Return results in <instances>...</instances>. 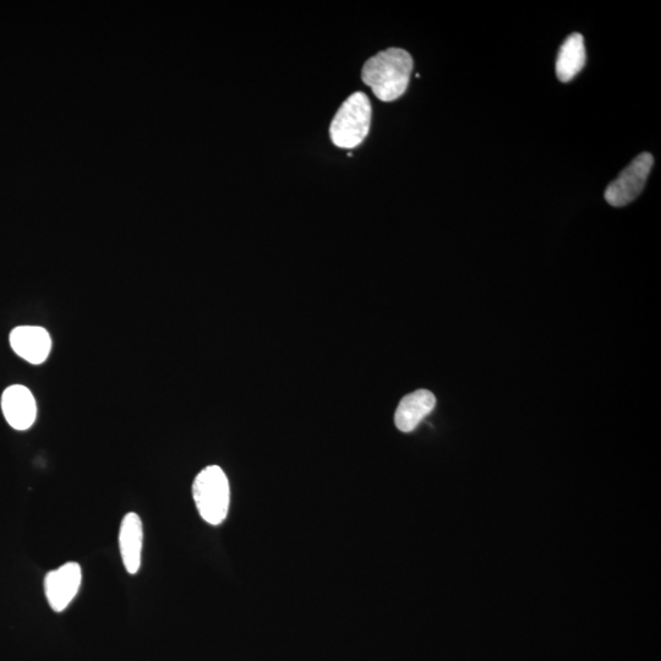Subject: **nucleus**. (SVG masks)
<instances>
[{"mask_svg":"<svg viewBox=\"0 0 661 661\" xmlns=\"http://www.w3.org/2000/svg\"><path fill=\"white\" fill-rule=\"evenodd\" d=\"M412 71L411 54L401 48H389L366 60L362 79L380 101L392 102L407 91Z\"/></svg>","mask_w":661,"mask_h":661,"instance_id":"obj_1","label":"nucleus"},{"mask_svg":"<svg viewBox=\"0 0 661 661\" xmlns=\"http://www.w3.org/2000/svg\"><path fill=\"white\" fill-rule=\"evenodd\" d=\"M193 495L202 520L212 526H220L225 522L231 502V489L222 468L209 466L202 469L194 480Z\"/></svg>","mask_w":661,"mask_h":661,"instance_id":"obj_2","label":"nucleus"},{"mask_svg":"<svg viewBox=\"0 0 661 661\" xmlns=\"http://www.w3.org/2000/svg\"><path fill=\"white\" fill-rule=\"evenodd\" d=\"M371 125V103L364 92L349 96L333 118L330 138L341 149H354L365 140Z\"/></svg>","mask_w":661,"mask_h":661,"instance_id":"obj_3","label":"nucleus"},{"mask_svg":"<svg viewBox=\"0 0 661 661\" xmlns=\"http://www.w3.org/2000/svg\"><path fill=\"white\" fill-rule=\"evenodd\" d=\"M654 158L648 152L639 155L620 177L611 183L605 191V199L611 206L622 207L641 195L652 171Z\"/></svg>","mask_w":661,"mask_h":661,"instance_id":"obj_4","label":"nucleus"},{"mask_svg":"<svg viewBox=\"0 0 661 661\" xmlns=\"http://www.w3.org/2000/svg\"><path fill=\"white\" fill-rule=\"evenodd\" d=\"M83 582V572L76 562H67L47 573L45 593L53 611L62 613L78 595Z\"/></svg>","mask_w":661,"mask_h":661,"instance_id":"obj_5","label":"nucleus"},{"mask_svg":"<svg viewBox=\"0 0 661 661\" xmlns=\"http://www.w3.org/2000/svg\"><path fill=\"white\" fill-rule=\"evenodd\" d=\"M2 411L13 429L24 431L35 424L37 403L32 392L23 385H13L3 392Z\"/></svg>","mask_w":661,"mask_h":661,"instance_id":"obj_6","label":"nucleus"},{"mask_svg":"<svg viewBox=\"0 0 661 661\" xmlns=\"http://www.w3.org/2000/svg\"><path fill=\"white\" fill-rule=\"evenodd\" d=\"M10 346L20 358L31 364L45 363L52 349L48 331L38 326H19L10 333Z\"/></svg>","mask_w":661,"mask_h":661,"instance_id":"obj_7","label":"nucleus"},{"mask_svg":"<svg viewBox=\"0 0 661 661\" xmlns=\"http://www.w3.org/2000/svg\"><path fill=\"white\" fill-rule=\"evenodd\" d=\"M144 529L139 515L130 512L123 518L119 531V550L125 570L129 575H136L141 566Z\"/></svg>","mask_w":661,"mask_h":661,"instance_id":"obj_8","label":"nucleus"},{"mask_svg":"<svg viewBox=\"0 0 661 661\" xmlns=\"http://www.w3.org/2000/svg\"><path fill=\"white\" fill-rule=\"evenodd\" d=\"M436 398L428 390H418L402 398L395 414V423L402 433H412L434 411Z\"/></svg>","mask_w":661,"mask_h":661,"instance_id":"obj_9","label":"nucleus"},{"mask_svg":"<svg viewBox=\"0 0 661 661\" xmlns=\"http://www.w3.org/2000/svg\"><path fill=\"white\" fill-rule=\"evenodd\" d=\"M586 60V47H584L582 35L573 34L567 37L556 60L557 79L562 83H568L577 74L581 73L584 65H586Z\"/></svg>","mask_w":661,"mask_h":661,"instance_id":"obj_10","label":"nucleus"}]
</instances>
